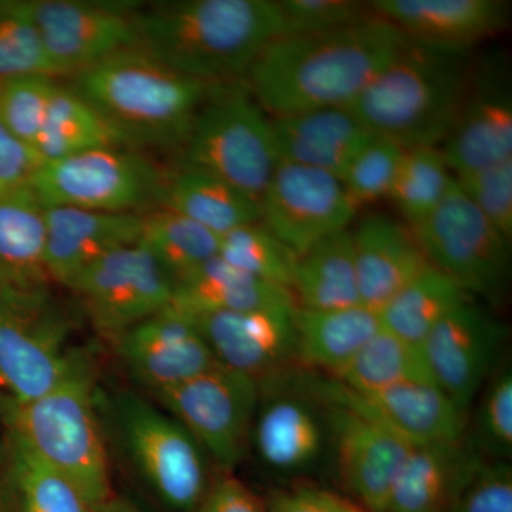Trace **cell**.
<instances>
[{"label":"cell","mask_w":512,"mask_h":512,"mask_svg":"<svg viewBox=\"0 0 512 512\" xmlns=\"http://www.w3.org/2000/svg\"><path fill=\"white\" fill-rule=\"evenodd\" d=\"M154 397L224 473L245 460L259 400V384L252 377L218 363Z\"/></svg>","instance_id":"8fae6325"},{"label":"cell","mask_w":512,"mask_h":512,"mask_svg":"<svg viewBox=\"0 0 512 512\" xmlns=\"http://www.w3.org/2000/svg\"><path fill=\"white\" fill-rule=\"evenodd\" d=\"M431 266L473 298L498 301L510 276V241L464 194L456 178L429 217L412 228Z\"/></svg>","instance_id":"9c48e42d"},{"label":"cell","mask_w":512,"mask_h":512,"mask_svg":"<svg viewBox=\"0 0 512 512\" xmlns=\"http://www.w3.org/2000/svg\"><path fill=\"white\" fill-rule=\"evenodd\" d=\"M298 305L221 312L192 320L217 362L261 383L298 365Z\"/></svg>","instance_id":"ac0fdd59"},{"label":"cell","mask_w":512,"mask_h":512,"mask_svg":"<svg viewBox=\"0 0 512 512\" xmlns=\"http://www.w3.org/2000/svg\"><path fill=\"white\" fill-rule=\"evenodd\" d=\"M8 457L20 512H97L69 478L10 433Z\"/></svg>","instance_id":"d590c367"},{"label":"cell","mask_w":512,"mask_h":512,"mask_svg":"<svg viewBox=\"0 0 512 512\" xmlns=\"http://www.w3.org/2000/svg\"><path fill=\"white\" fill-rule=\"evenodd\" d=\"M121 443L168 508L195 512L212 483L208 456L180 421L134 394L114 403Z\"/></svg>","instance_id":"ba28073f"},{"label":"cell","mask_w":512,"mask_h":512,"mask_svg":"<svg viewBox=\"0 0 512 512\" xmlns=\"http://www.w3.org/2000/svg\"><path fill=\"white\" fill-rule=\"evenodd\" d=\"M195 512H266L262 498L231 473L214 478Z\"/></svg>","instance_id":"c3c4849f"},{"label":"cell","mask_w":512,"mask_h":512,"mask_svg":"<svg viewBox=\"0 0 512 512\" xmlns=\"http://www.w3.org/2000/svg\"><path fill=\"white\" fill-rule=\"evenodd\" d=\"M46 266L52 284L70 288L101 258L141 237L140 214L45 207Z\"/></svg>","instance_id":"7402d4cb"},{"label":"cell","mask_w":512,"mask_h":512,"mask_svg":"<svg viewBox=\"0 0 512 512\" xmlns=\"http://www.w3.org/2000/svg\"><path fill=\"white\" fill-rule=\"evenodd\" d=\"M443 512H512L511 461L468 451Z\"/></svg>","instance_id":"60d3db41"},{"label":"cell","mask_w":512,"mask_h":512,"mask_svg":"<svg viewBox=\"0 0 512 512\" xmlns=\"http://www.w3.org/2000/svg\"><path fill=\"white\" fill-rule=\"evenodd\" d=\"M30 13L60 76H74L120 50L137 46L134 10L119 2L28 0Z\"/></svg>","instance_id":"2e32d148"},{"label":"cell","mask_w":512,"mask_h":512,"mask_svg":"<svg viewBox=\"0 0 512 512\" xmlns=\"http://www.w3.org/2000/svg\"><path fill=\"white\" fill-rule=\"evenodd\" d=\"M441 150L456 177L512 158V94L504 60H485L471 76L463 110Z\"/></svg>","instance_id":"ffe728a7"},{"label":"cell","mask_w":512,"mask_h":512,"mask_svg":"<svg viewBox=\"0 0 512 512\" xmlns=\"http://www.w3.org/2000/svg\"><path fill=\"white\" fill-rule=\"evenodd\" d=\"M56 83L50 77L0 80V120L30 147L39 136Z\"/></svg>","instance_id":"7bdbcfd3"},{"label":"cell","mask_w":512,"mask_h":512,"mask_svg":"<svg viewBox=\"0 0 512 512\" xmlns=\"http://www.w3.org/2000/svg\"><path fill=\"white\" fill-rule=\"evenodd\" d=\"M99 512H143L137 505L128 501L127 498L117 497L114 494V497L111 498L109 503L104 505V507L100 508Z\"/></svg>","instance_id":"681fc988"},{"label":"cell","mask_w":512,"mask_h":512,"mask_svg":"<svg viewBox=\"0 0 512 512\" xmlns=\"http://www.w3.org/2000/svg\"><path fill=\"white\" fill-rule=\"evenodd\" d=\"M83 97L124 146L184 147L212 86L175 72L133 46L74 74Z\"/></svg>","instance_id":"277c9868"},{"label":"cell","mask_w":512,"mask_h":512,"mask_svg":"<svg viewBox=\"0 0 512 512\" xmlns=\"http://www.w3.org/2000/svg\"><path fill=\"white\" fill-rule=\"evenodd\" d=\"M404 154L392 140L373 136L353 158L342 178L343 187L356 208L389 197Z\"/></svg>","instance_id":"b9f144b4"},{"label":"cell","mask_w":512,"mask_h":512,"mask_svg":"<svg viewBox=\"0 0 512 512\" xmlns=\"http://www.w3.org/2000/svg\"><path fill=\"white\" fill-rule=\"evenodd\" d=\"M101 147H124V143L83 97L57 82L33 144L36 153L43 161H53Z\"/></svg>","instance_id":"1f68e13d"},{"label":"cell","mask_w":512,"mask_h":512,"mask_svg":"<svg viewBox=\"0 0 512 512\" xmlns=\"http://www.w3.org/2000/svg\"><path fill=\"white\" fill-rule=\"evenodd\" d=\"M356 210L335 175L281 160L261 198L262 224L298 256L348 229Z\"/></svg>","instance_id":"5bb4252c"},{"label":"cell","mask_w":512,"mask_h":512,"mask_svg":"<svg viewBox=\"0 0 512 512\" xmlns=\"http://www.w3.org/2000/svg\"><path fill=\"white\" fill-rule=\"evenodd\" d=\"M453 180L439 148H407L389 197L414 228L439 207Z\"/></svg>","instance_id":"8d00e7d4"},{"label":"cell","mask_w":512,"mask_h":512,"mask_svg":"<svg viewBox=\"0 0 512 512\" xmlns=\"http://www.w3.org/2000/svg\"><path fill=\"white\" fill-rule=\"evenodd\" d=\"M456 178L464 194L503 237H512V158Z\"/></svg>","instance_id":"f6af8a7d"},{"label":"cell","mask_w":512,"mask_h":512,"mask_svg":"<svg viewBox=\"0 0 512 512\" xmlns=\"http://www.w3.org/2000/svg\"><path fill=\"white\" fill-rule=\"evenodd\" d=\"M292 293L306 311H335L362 305L352 231L336 232L299 256Z\"/></svg>","instance_id":"f546056e"},{"label":"cell","mask_w":512,"mask_h":512,"mask_svg":"<svg viewBox=\"0 0 512 512\" xmlns=\"http://www.w3.org/2000/svg\"><path fill=\"white\" fill-rule=\"evenodd\" d=\"M72 320L49 288L0 291V394L12 404L42 396L66 373Z\"/></svg>","instance_id":"52a82bcc"},{"label":"cell","mask_w":512,"mask_h":512,"mask_svg":"<svg viewBox=\"0 0 512 512\" xmlns=\"http://www.w3.org/2000/svg\"><path fill=\"white\" fill-rule=\"evenodd\" d=\"M16 77L62 76L47 55L28 0H0V80Z\"/></svg>","instance_id":"f35d334b"},{"label":"cell","mask_w":512,"mask_h":512,"mask_svg":"<svg viewBox=\"0 0 512 512\" xmlns=\"http://www.w3.org/2000/svg\"><path fill=\"white\" fill-rule=\"evenodd\" d=\"M281 35H315L355 25L369 18V3L356 0H281ZM279 35V36H281Z\"/></svg>","instance_id":"ee69618b"},{"label":"cell","mask_w":512,"mask_h":512,"mask_svg":"<svg viewBox=\"0 0 512 512\" xmlns=\"http://www.w3.org/2000/svg\"><path fill=\"white\" fill-rule=\"evenodd\" d=\"M140 244L173 284L220 251V235L177 212L156 208L141 215Z\"/></svg>","instance_id":"836d02e7"},{"label":"cell","mask_w":512,"mask_h":512,"mask_svg":"<svg viewBox=\"0 0 512 512\" xmlns=\"http://www.w3.org/2000/svg\"><path fill=\"white\" fill-rule=\"evenodd\" d=\"M369 6L409 39L463 49L495 35L508 19L500 0H375Z\"/></svg>","instance_id":"cb8c5ba5"},{"label":"cell","mask_w":512,"mask_h":512,"mask_svg":"<svg viewBox=\"0 0 512 512\" xmlns=\"http://www.w3.org/2000/svg\"><path fill=\"white\" fill-rule=\"evenodd\" d=\"M468 451L464 439L414 444L394 480L386 512H443Z\"/></svg>","instance_id":"4dcf8cb0"},{"label":"cell","mask_w":512,"mask_h":512,"mask_svg":"<svg viewBox=\"0 0 512 512\" xmlns=\"http://www.w3.org/2000/svg\"><path fill=\"white\" fill-rule=\"evenodd\" d=\"M259 384L249 451L279 476H303L322 463L330 448L325 406L313 394L301 367Z\"/></svg>","instance_id":"7c38bea8"},{"label":"cell","mask_w":512,"mask_h":512,"mask_svg":"<svg viewBox=\"0 0 512 512\" xmlns=\"http://www.w3.org/2000/svg\"><path fill=\"white\" fill-rule=\"evenodd\" d=\"M45 161L0 120V197L32 190Z\"/></svg>","instance_id":"7dc6e473"},{"label":"cell","mask_w":512,"mask_h":512,"mask_svg":"<svg viewBox=\"0 0 512 512\" xmlns=\"http://www.w3.org/2000/svg\"><path fill=\"white\" fill-rule=\"evenodd\" d=\"M507 326L473 302L461 303L420 343L431 382L467 413L497 369Z\"/></svg>","instance_id":"9a60e30c"},{"label":"cell","mask_w":512,"mask_h":512,"mask_svg":"<svg viewBox=\"0 0 512 512\" xmlns=\"http://www.w3.org/2000/svg\"><path fill=\"white\" fill-rule=\"evenodd\" d=\"M264 503L266 512H367L349 495L318 485L276 488Z\"/></svg>","instance_id":"bcb514c9"},{"label":"cell","mask_w":512,"mask_h":512,"mask_svg":"<svg viewBox=\"0 0 512 512\" xmlns=\"http://www.w3.org/2000/svg\"><path fill=\"white\" fill-rule=\"evenodd\" d=\"M363 306L380 312L430 266L412 228L386 215H369L352 232Z\"/></svg>","instance_id":"603a6c76"},{"label":"cell","mask_w":512,"mask_h":512,"mask_svg":"<svg viewBox=\"0 0 512 512\" xmlns=\"http://www.w3.org/2000/svg\"><path fill=\"white\" fill-rule=\"evenodd\" d=\"M471 76L470 49L409 39L349 109L404 150L437 147L456 126Z\"/></svg>","instance_id":"3957f363"},{"label":"cell","mask_w":512,"mask_h":512,"mask_svg":"<svg viewBox=\"0 0 512 512\" xmlns=\"http://www.w3.org/2000/svg\"><path fill=\"white\" fill-rule=\"evenodd\" d=\"M473 419L467 421V446L478 456L511 461L512 457V372L498 366L477 396Z\"/></svg>","instance_id":"ab89813d"},{"label":"cell","mask_w":512,"mask_h":512,"mask_svg":"<svg viewBox=\"0 0 512 512\" xmlns=\"http://www.w3.org/2000/svg\"><path fill=\"white\" fill-rule=\"evenodd\" d=\"M319 400L343 487L367 512H386L394 480L414 444L372 417Z\"/></svg>","instance_id":"e0dca14e"},{"label":"cell","mask_w":512,"mask_h":512,"mask_svg":"<svg viewBox=\"0 0 512 512\" xmlns=\"http://www.w3.org/2000/svg\"><path fill=\"white\" fill-rule=\"evenodd\" d=\"M0 426H5V423H3V397H2V394H0Z\"/></svg>","instance_id":"f907efd6"},{"label":"cell","mask_w":512,"mask_h":512,"mask_svg":"<svg viewBox=\"0 0 512 512\" xmlns=\"http://www.w3.org/2000/svg\"><path fill=\"white\" fill-rule=\"evenodd\" d=\"M471 299L434 266L421 272L380 311L383 328L413 345H420L431 330L461 303Z\"/></svg>","instance_id":"d6a6232c"},{"label":"cell","mask_w":512,"mask_h":512,"mask_svg":"<svg viewBox=\"0 0 512 512\" xmlns=\"http://www.w3.org/2000/svg\"><path fill=\"white\" fill-rule=\"evenodd\" d=\"M165 171L124 147H101L45 161L32 191L45 207L137 214L157 204Z\"/></svg>","instance_id":"30bf717a"},{"label":"cell","mask_w":512,"mask_h":512,"mask_svg":"<svg viewBox=\"0 0 512 512\" xmlns=\"http://www.w3.org/2000/svg\"><path fill=\"white\" fill-rule=\"evenodd\" d=\"M157 207L177 212L220 237L241 225L261 221L259 201L227 181L184 163L165 171Z\"/></svg>","instance_id":"4316f807"},{"label":"cell","mask_w":512,"mask_h":512,"mask_svg":"<svg viewBox=\"0 0 512 512\" xmlns=\"http://www.w3.org/2000/svg\"><path fill=\"white\" fill-rule=\"evenodd\" d=\"M96 386L92 359L74 350L66 373L42 396L23 404L3 400V423L8 433L69 478L99 512L114 491Z\"/></svg>","instance_id":"5b68a950"},{"label":"cell","mask_w":512,"mask_h":512,"mask_svg":"<svg viewBox=\"0 0 512 512\" xmlns=\"http://www.w3.org/2000/svg\"><path fill=\"white\" fill-rule=\"evenodd\" d=\"M306 379L319 399L372 417L410 443H443L466 436L468 414L430 380H412L379 392L357 394L329 376L316 377L308 372Z\"/></svg>","instance_id":"d6986e66"},{"label":"cell","mask_w":512,"mask_h":512,"mask_svg":"<svg viewBox=\"0 0 512 512\" xmlns=\"http://www.w3.org/2000/svg\"><path fill=\"white\" fill-rule=\"evenodd\" d=\"M137 47L175 72L208 84L242 82L281 35L278 2L178 0L134 10Z\"/></svg>","instance_id":"7a4b0ae2"},{"label":"cell","mask_w":512,"mask_h":512,"mask_svg":"<svg viewBox=\"0 0 512 512\" xmlns=\"http://www.w3.org/2000/svg\"><path fill=\"white\" fill-rule=\"evenodd\" d=\"M279 158L271 119L244 82L215 84L184 144V164L215 175L261 204Z\"/></svg>","instance_id":"8992f818"},{"label":"cell","mask_w":512,"mask_h":512,"mask_svg":"<svg viewBox=\"0 0 512 512\" xmlns=\"http://www.w3.org/2000/svg\"><path fill=\"white\" fill-rule=\"evenodd\" d=\"M271 124L279 160L325 171L340 181L375 136L349 107L305 111L271 119Z\"/></svg>","instance_id":"d4e9b609"},{"label":"cell","mask_w":512,"mask_h":512,"mask_svg":"<svg viewBox=\"0 0 512 512\" xmlns=\"http://www.w3.org/2000/svg\"><path fill=\"white\" fill-rule=\"evenodd\" d=\"M218 255L241 271L292 292L299 256L261 221L241 225L221 235Z\"/></svg>","instance_id":"74e56055"},{"label":"cell","mask_w":512,"mask_h":512,"mask_svg":"<svg viewBox=\"0 0 512 512\" xmlns=\"http://www.w3.org/2000/svg\"><path fill=\"white\" fill-rule=\"evenodd\" d=\"M32 190L0 197V291L52 284L46 266V214Z\"/></svg>","instance_id":"83f0119b"},{"label":"cell","mask_w":512,"mask_h":512,"mask_svg":"<svg viewBox=\"0 0 512 512\" xmlns=\"http://www.w3.org/2000/svg\"><path fill=\"white\" fill-rule=\"evenodd\" d=\"M298 305L288 289L268 284L214 256L174 285L168 308L190 320L221 312Z\"/></svg>","instance_id":"484cf974"},{"label":"cell","mask_w":512,"mask_h":512,"mask_svg":"<svg viewBox=\"0 0 512 512\" xmlns=\"http://www.w3.org/2000/svg\"><path fill=\"white\" fill-rule=\"evenodd\" d=\"M94 329L119 342L128 330L170 305L174 284L140 242L104 256L70 286Z\"/></svg>","instance_id":"4fadbf2b"},{"label":"cell","mask_w":512,"mask_h":512,"mask_svg":"<svg viewBox=\"0 0 512 512\" xmlns=\"http://www.w3.org/2000/svg\"><path fill=\"white\" fill-rule=\"evenodd\" d=\"M329 377L357 394L379 392L412 380L431 382L420 346L406 342L384 328L356 353L348 365Z\"/></svg>","instance_id":"e575fe53"},{"label":"cell","mask_w":512,"mask_h":512,"mask_svg":"<svg viewBox=\"0 0 512 512\" xmlns=\"http://www.w3.org/2000/svg\"><path fill=\"white\" fill-rule=\"evenodd\" d=\"M407 42L402 30L375 12L332 32L276 36L244 83L271 119L350 107Z\"/></svg>","instance_id":"6da1fadb"},{"label":"cell","mask_w":512,"mask_h":512,"mask_svg":"<svg viewBox=\"0 0 512 512\" xmlns=\"http://www.w3.org/2000/svg\"><path fill=\"white\" fill-rule=\"evenodd\" d=\"M117 346L131 375L153 396L218 365L194 322L170 308L128 330Z\"/></svg>","instance_id":"44dd1931"},{"label":"cell","mask_w":512,"mask_h":512,"mask_svg":"<svg viewBox=\"0 0 512 512\" xmlns=\"http://www.w3.org/2000/svg\"><path fill=\"white\" fill-rule=\"evenodd\" d=\"M382 328L380 312L363 305L335 311L299 308L298 365L308 372L335 376Z\"/></svg>","instance_id":"f1b7e54d"}]
</instances>
